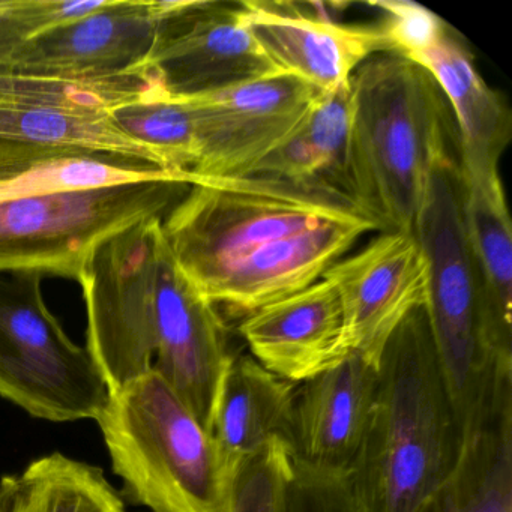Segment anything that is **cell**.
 <instances>
[{"label": "cell", "instance_id": "cell-17", "mask_svg": "<svg viewBox=\"0 0 512 512\" xmlns=\"http://www.w3.org/2000/svg\"><path fill=\"white\" fill-rule=\"evenodd\" d=\"M295 383L266 370L251 355H233L221 380L211 434L242 461L271 440L293 442Z\"/></svg>", "mask_w": 512, "mask_h": 512}, {"label": "cell", "instance_id": "cell-4", "mask_svg": "<svg viewBox=\"0 0 512 512\" xmlns=\"http://www.w3.org/2000/svg\"><path fill=\"white\" fill-rule=\"evenodd\" d=\"M464 443L427 311L416 308L380 355L376 400L349 473L359 511H418L454 472Z\"/></svg>", "mask_w": 512, "mask_h": 512}, {"label": "cell", "instance_id": "cell-5", "mask_svg": "<svg viewBox=\"0 0 512 512\" xmlns=\"http://www.w3.org/2000/svg\"><path fill=\"white\" fill-rule=\"evenodd\" d=\"M350 88L356 202L385 232H413L434 172L460 163L451 107L433 76L397 53L371 56Z\"/></svg>", "mask_w": 512, "mask_h": 512}, {"label": "cell", "instance_id": "cell-1", "mask_svg": "<svg viewBox=\"0 0 512 512\" xmlns=\"http://www.w3.org/2000/svg\"><path fill=\"white\" fill-rule=\"evenodd\" d=\"M382 224L341 191L271 176L196 178L163 218L182 274L238 316L323 277Z\"/></svg>", "mask_w": 512, "mask_h": 512}, {"label": "cell", "instance_id": "cell-26", "mask_svg": "<svg viewBox=\"0 0 512 512\" xmlns=\"http://www.w3.org/2000/svg\"><path fill=\"white\" fill-rule=\"evenodd\" d=\"M371 5L385 14L379 29L388 53L410 61L433 49L451 29L436 13L409 0H380Z\"/></svg>", "mask_w": 512, "mask_h": 512}, {"label": "cell", "instance_id": "cell-15", "mask_svg": "<svg viewBox=\"0 0 512 512\" xmlns=\"http://www.w3.org/2000/svg\"><path fill=\"white\" fill-rule=\"evenodd\" d=\"M238 332L260 365L295 385L347 355L340 296L325 278L241 317Z\"/></svg>", "mask_w": 512, "mask_h": 512}, {"label": "cell", "instance_id": "cell-21", "mask_svg": "<svg viewBox=\"0 0 512 512\" xmlns=\"http://www.w3.org/2000/svg\"><path fill=\"white\" fill-rule=\"evenodd\" d=\"M416 512H512V407L467 436L454 472Z\"/></svg>", "mask_w": 512, "mask_h": 512}, {"label": "cell", "instance_id": "cell-25", "mask_svg": "<svg viewBox=\"0 0 512 512\" xmlns=\"http://www.w3.org/2000/svg\"><path fill=\"white\" fill-rule=\"evenodd\" d=\"M107 4L109 0H0V61L41 35Z\"/></svg>", "mask_w": 512, "mask_h": 512}, {"label": "cell", "instance_id": "cell-6", "mask_svg": "<svg viewBox=\"0 0 512 512\" xmlns=\"http://www.w3.org/2000/svg\"><path fill=\"white\" fill-rule=\"evenodd\" d=\"M431 178L415 233L428 268L427 311L443 382L464 436L512 407V350L502 346L488 313L461 206L460 167Z\"/></svg>", "mask_w": 512, "mask_h": 512}, {"label": "cell", "instance_id": "cell-22", "mask_svg": "<svg viewBox=\"0 0 512 512\" xmlns=\"http://www.w3.org/2000/svg\"><path fill=\"white\" fill-rule=\"evenodd\" d=\"M0 139L125 155L170 170L158 152L128 136L109 112L0 103Z\"/></svg>", "mask_w": 512, "mask_h": 512}, {"label": "cell", "instance_id": "cell-10", "mask_svg": "<svg viewBox=\"0 0 512 512\" xmlns=\"http://www.w3.org/2000/svg\"><path fill=\"white\" fill-rule=\"evenodd\" d=\"M158 94L188 98L281 74L242 17L241 4L163 2L145 61Z\"/></svg>", "mask_w": 512, "mask_h": 512}, {"label": "cell", "instance_id": "cell-23", "mask_svg": "<svg viewBox=\"0 0 512 512\" xmlns=\"http://www.w3.org/2000/svg\"><path fill=\"white\" fill-rule=\"evenodd\" d=\"M158 94L145 65L104 77L23 76L0 73V103L109 112Z\"/></svg>", "mask_w": 512, "mask_h": 512}, {"label": "cell", "instance_id": "cell-19", "mask_svg": "<svg viewBox=\"0 0 512 512\" xmlns=\"http://www.w3.org/2000/svg\"><path fill=\"white\" fill-rule=\"evenodd\" d=\"M413 62L424 67L442 89L460 137L461 151L502 158L511 140L512 118L499 92L485 83L475 59L454 29Z\"/></svg>", "mask_w": 512, "mask_h": 512}, {"label": "cell", "instance_id": "cell-7", "mask_svg": "<svg viewBox=\"0 0 512 512\" xmlns=\"http://www.w3.org/2000/svg\"><path fill=\"white\" fill-rule=\"evenodd\" d=\"M95 421L128 503L152 512H233L241 461L154 368L109 394Z\"/></svg>", "mask_w": 512, "mask_h": 512}, {"label": "cell", "instance_id": "cell-24", "mask_svg": "<svg viewBox=\"0 0 512 512\" xmlns=\"http://www.w3.org/2000/svg\"><path fill=\"white\" fill-rule=\"evenodd\" d=\"M292 476V451L283 440H271L239 463L233 490V512H284Z\"/></svg>", "mask_w": 512, "mask_h": 512}, {"label": "cell", "instance_id": "cell-13", "mask_svg": "<svg viewBox=\"0 0 512 512\" xmlns=\"http://www.w3.org/2000/svg\"><path fill=\"white\" fill-rule=\"evenodd\" d=\"M241 10L272 65L320 92L349 85L367 59L388 53L379 26L341 25L302 13L293 4L241 2Z\"/></svg>", "mask_w": 512, "mask_h": 512}, {"label": "cell", "instance_id": "cell-3", "mask_svg": "<svg viewBox=\"0 0 512 512\" xmlns=\"http://www.w3.org/2000/svg\"><path fill=\"white\" fill-rule=\"evenodd\" d=\"M190 184L140 158L0 139V272L79 281L106 239L163 220Z\"/></svg>", "mask_w": 512, "mask_h": 512}, {"label": "cell", "instance_id": "cell-12", "mask_svg": "<svg viewBox=\"0 0 512 512\" xmlns=\"http://www.w3.org/2000/svg\"><path fill=\"white\" fill-rule=\"evenodd\" d=\"M163 2L109 0L100 11L65 23L0 61V73L104 77L143 67Z\"/></svg>", "mask_w": 512, "mask_h": 512}, {"label": "cell", "instance_id": "cell-16", "mask_svg": "<svg viewBox=\"0 0 512 512\" xmlns=\"http://www.w3.org/2000/svg\"><path fill=\"white\" fill-rule=\"evenodd\" d=\"M500 160L460 149L464 226L484 281L491 325L512 350V226Z\"/></svg>", "mask_w": 512, "mask_h": 512}, {"label": "cell", "instance_id": "cell-18", "mask_svg": "<svg viewBox=\"0 0 512 512\" xmlns=\"http://www.w3.org/2000/svg\"><path fill=\"white\" fill-rule=\"evenodd\" d=\"M350 130L352 88L349 83L322 92L296 130L248 175L326 185L356 202Z\"/></svg>", "mask_w": 512, "mask_h": 512}, {"label": "cell", "instance_id": "cell-9", "mask_svg": "<svg viewBox=\"0 0 512 512\" xmlns=\"http://www.w3.org/2000/svg\"><path fill=\"white\" fill-rule=\"evenodd\" d=\"M322 92L287 74L196 97L175 98L190 113L196 178L247 176L277 149Z\"/></svg>", "mask_w": 512, "mask_h": 512}, {"label": "cell", "instance_id": "cell-8", "mask_svg": "<svg viewBox=\"0 0 512 512\" xmlns=\"http://www.w3.org/2000/svg\"><path fill=\"white\" fill-rule=\"evenodd\" d=\"M0 397L52 422L95 421L109 400L97 362L47 307L40 272H0Z\"/></svg>", "mask_w": 512, "mask_h": 512}, {"label": "cell", "instance_id": "cell-2", "mask_svg": "<svg viewBox=\"0 0 512 512\" xmlns=\"http://www.w3.org/2000/svg\"><path fill=\"white\" fill-rule=\"evenodd\" d=\"M77 283L88 311L86 349L109 394L154 368L211 433L215 403L232 361L218 308L182 274L163 220L106 239Z\"/></svg>", "mask_w": 512, "mask_h": 512}, {"label": "cell", "instance_id": "cell-14", "mask_svg": "<svg viewBox=\"0 0 512 512\" xmlns=\"http://www.w3.org/2000/svg\"><path fill=\"white\" fill-rule=\"evenodd\" d=\"M379 385V364L347 353L302 383L293 410L292 460L349 475L367 433Z\"/></svg>", "mask_w": 512, "mask_h": 512}, {"label": "cell", "instance_id": "cell-11", "mask_svg": "<svg viewBox=\"0 0 512 512\" xmlns=\"http://www.w3.org/2000/svg\"><path fill=\"white\" fill-rule=\"evenodd\" d=\"M322 278L340 296L344 352L377 364L395 329L427 301V260L413 232H380Z\"/></svg>", "mask_w": 512, "mask_h": 512}, {"label": "cell", "instance_id": "cell-27", "mask_svg": "<svg viewBox=\"0 0 512 512\" xmlns=\"http://www.w3.org/2000/svg\"><path fill=\"white\" fill-rule=\"evenodd\" d=\"M284 512H361L349 475L322 472L292 460Z\"/></svg>", "mask_w": 512, "mask_h": 512}, {"label": "cell", "instance_id": "cell-20", "mask_svg": "<svg viewBox=\"0 0 512 512\" xmlns=\"http://www.w3.org/2000/svg\"><path fill=\"white\" fill-rule=\"evenodd\" d=\"M0 512H127L101 467L61 452L0 476Z\"/></svg>", "mask_w": 512, "mask_h": 512}]
</instances>
